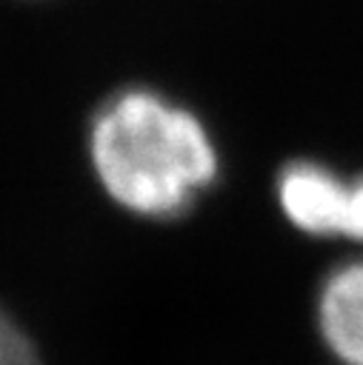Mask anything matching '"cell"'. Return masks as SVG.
<instances>
[{"mask_svg": "<svg viewBox=\"0 0 363 365\" xmlns=\"http://www.w3.org/2000/svg\"><path fill=\"white\" fill-rule=\"evenodd\" d=\"M83 148L103 197L137 220L183 217L220 177L206 120L151 86L109 91L86 120Z\"/></svg>", "mask_w": 363, "mask_h": 365, "instance_id": "1", "label": "cell"}, {"mask_svg": "<svg viewBox=\"0 0 363 365\" xmlns=\"http://www.w3.org/2000/svg\"><path fill=\"white\" fill-rule=\"evenodd\" d=\"M274 200L300 234L363 245V171L343 174L323 160L297 157L277 171Z\"/></svg>", "mask_w": 363, "mask_h": 365, "instance_id": "2", "label": "cell"}, {"mask_svg": "<svg viewBox=\"0 0 363 365\" xmlns=\"http://www.w3.org/2000/svg\"><path fill=\"white\" fill-rule=\"evenodd\" d=\"M314 328L337 365H363V259L340 262L320 279Z\"/></svg>", "mask_w": 363, "mask_h": 365, "instance_id": "3", "label": "cell"}, {"mask_svg": "<svg viewBox=\"0 0 363 365\" xmlns=\"http://www.w3.org/2000/svg\"><path fill=\"white\" fill-rule=\"evenodd\" d=\"M0 365H49L34 334L0 302Z\"/></svg>", "mask_w": 363, "mask_h": 365, "instance_id": "4", "label": "cell"}]
</instances>
